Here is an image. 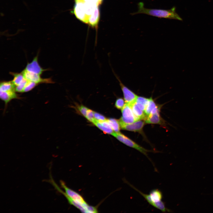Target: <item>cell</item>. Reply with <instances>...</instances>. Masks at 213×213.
<instances>
[{
  "mask_svg": "<svg viewBox=\"0 0 213 213\" xmlns=\"http://www.w3.org/2000/svg\"><path fill=\"white\" fill-rule=\"evenodd\" d=\"M138 11L130 13L131 15L143 14L159 18L182 20V19L176 12V7H175L169 9H148L145 7L144 3L141 2L138 4Z\"/></svg>",
  "mask_w": 213,
  "mask_h": 213,
  "instance_id": "cell-1",
  "label": "cell"
},
{
  "mask_svg": "<svg viewBox=\"0 0 213 213\" xmlns=\"http://www.w3.org/2000/svg\"><path fill=\"white\" fill-rule=\"evenodd\" d=\"M113 136L116 138L118 140L127 146L133 148L138 151L146 156L149 160L152 162L155 168V170L157 171L156 168H155L154 164L150 159L148 155V153L149 152H154L155 151H152L147 150L140 145H139L135 142L126 137L123 134L119 133H113L112 134Z\"/></svg>",
  "mask_w": 213,
  "mask_h": 213,
  "instance_id": "cell-2",
  "label": "cell"
},
{
  "mask_svg": "<svg viewBox=\"0 0 213 213\" xmlns=\"http://www.w3.org/2000/svg\"><path fill=\"white\" fill-rule=\"evenodd\" d=\"M61 187L64 189L65 193L78 204L83 206L85 209L86 213H90L91 206L89 205L80 194L70 189L66 185L64 181H60Z\"/></svg>",
  "mask_w": 213,
  "mask_h": 213,
  "instance_id": "cell-3",
  "label": "cell"
},
{
  "mask_svg": "<svg viewBox=\"0 0 213 213\" xmlns=\"http://www.w3.org/2000/svg\"><path fill=\"white\" fill-rule=\"evenodd\" d=\"M122 116L119 121L120 124H128L137 120L133 112L130 104H125L122 109Z\"/></svg>",
  "mask_w": 213,
  "mask_h": 213,
  "instance_id": "cell-4",
  "label": "cell"
},
{
  "mask_svg": "<svg viewBox=\"0 0 213 213\" xmlns=\"http://www.w3.org/2000/svg\"><path fill=\"white\" fill-rule=\"evenodd\" d=\"M114 74L116 78L119 82L122 92L124 100L126 103L131 104L135 102L138 96L134 92L125 86L113 70Z\"/></svg>",
  "mask_w": 213,
  "mask_h": 213,
  "instance_id": "cell-5",
  "label": "cell"
},
{
  "mask_svg": "<svg viewBox=\"0 0 213 213\" xmlns=\"http://www.w3.org/2000/svg\"><path fill=\"white\" fill-rule=\"evenodd\" d=\"M25 78L28 81L33 82L37 83H53L54 82L50 78H43L40 75L31 72L24 69L21 72Z\"/></svg>",
  "mask_w": 213,
  "mask_h": 213,
  "instance_id": "cell-6",
  "label": "cell"
},
{
  "mask_svg": "<svg viewBox=\"0 0 213 213\" xmlns=\"http://www.w3.org/2000/svg\"><path fill=\"white\" fill-rule=\"evenodd\" d=\"M73 12L76 17L81 21L88 23V17L86 14L84 3L82 1L76 2Z\"/></svg>",
  "mask_w": 213,
  "mask_h": 213,
  "instance_id": "cell-7",
  "label": "cell"
},
{
  "mask_svg": "<svg viewBox=\"0 0 213 213\" xmlns=\"http://www.w3.org/2000/svg\"><path fill=\"white\" fill-rule=\"evenodd\" d=\"M38 54L33 58L31 62L27 63L25 69L29 72L41 75L47 69L43 68L39 65L38 61Z\"/></svg>",
  "mask_w": 213,
  "mask_h": 213,
  "instance_id": "cell-8",
  "label": "cell"
},
{
  "mask_svg": "<svg viewBox=\"0 0 213 213\" xmlns=\"http://www.w3.org/2000/svg\"><path fill=\"white\" fill-rule=\"evenodd\" d=\"M144 124V121L139 120L130 124H121L120 125V127L123 130L141 133Z\"/></svg>",
  "mask_w": 213,
  "mask_h": 213,
  "instance_id": "cell-9",
  "label": "cell"
},
{
  "mask_svg": "<svg viewBox=\"0 0 213 213\" xmlns=\"http://www.w3.org/2000/svg\"><path fill=\"white\" fill-rule=\"evenodd\" d=\"M161 106L157 105L152 97L149 100L144 111L146 116L160 111Z\"/></svg>",
  "mask_w": 213,
  "mask_h": 213,
  "instance_id": "cell-10",
  "label": "cell"
},
{
  "mask_svg": "<svg viewBox=\"0 0 213 213\" xmlns=\"http://www.w3.org/2000/svg\"><path fill=\"white\" fill-rule=\"evenodd\" d=\"M93 123L104 133L112 135L114 133L106 119L104 121H99L95 119Z\"/></svg>",
  "mask_w": 213,
  "mask_h": 213,
  "instance_id": "cell-11",
  "label": "cell"
},
{
  "mask_svg": "<svg viewBox=\"0 0 213 213\" xmlns=\"http://www.w3.org/2000/svg\"><path fill=\"white\" fill-rule=\"evenodd\" d=\"M159 112L158 111L146 116L144 120L145 122L148 124H163V121L160 115Z\"/></svg>",
  "mask_w": 213,
  "mask_h": 213,
  "instance_id": "cell-12",
  "label": "cell"
},
{
  "mask_svg": "<svg viewBox=\"0 0 213 213\" xmlns=\"http://www.w3.org/2000/svg\"><path fill=\"white\" fill-rule=\"evenodd\" d=\"M100 17V12L99 5L95 7L92 13L88 19V24L93 27L96 28Z\"/></svg>",
  "mask_w": 213,
  "mask_h": 213,
  "instance_id": "cell-13",
  "label": "cell"
},
{
  "mask_svg": "<svg viewBox=\"0 0 213 213\" xmlns=\"http://www.w3.org/2000/svg\"><path fill=\"white\" fill-rule=\"evenodd\" d=\"M0 97L6 105L12 99L19 98L15 90L0 91Z\"/></svg>",
  "mask_w": 213,
  "mask_h": 213,
  "instance_id": "cell-14",
  "label": "cell"
},
{
  "mask_svg": "<svg viewBox=\"0 0 213 213\" xmlns=\"http://www.w3.org/2000/svg\"><path fill=\"white\" fill-rule=\"evenodd\" d=\"M130 105L133 113L137 120H144L146 117L145 112L138 106L135 101Z\"/></svg>",
  "mask_w": 213,
  "mask_h": 213,
  "instance_id": "cell-15",
  "label": "cell"
},
{
  "mask_svg": "<svg viewBox=\"0 0 213 213\" xmlns=\"http://www.w3.org/2000/svg\"><path fill=\"white\" fill-rule=\"evenodd\" d=\"M15 86L11 81H3L0 83V91L15 90Z\"/></svg>",
  "mask_w": 213,
  "mask_h": 213,
  "instance_id": "cell-16",
  "label": "cell"
},
{
  "mask_svg": "<svg viewBox=\"0 0 213 213\" xmlns=\"http://www.w3.org/2000/svg\"><path fill=\"white\" fill-rule=\"evenodd\" d=\"M149 99V98L138 96L135 102L138 106L144 111Z\"/></svg>",
  "mask_w": 213,
  "mask_h": 213,
  "instance_id": "cell-17",
  "label": "cell"
},
{
  "mask_svg": "<svg viewBox=\"0 0 213 213\" xmlns=\"http://www.w3.org/2000/svg\"><path fill=\"white\" fill-rule=\"evenodd\" d=\"M10 74L14 77L12 81L15 86L20 84L25 78L21 72L17 73L12 72Z\"/></svg>",
  "mask_w": 213,
  "mask_h": 213,
  "instance_id": "cell-18",
  "label": "cell"
},
{
  "mask_svg": "<svg viewBox=\"0 0 213 213\" xmlns=\"http://www.w3.org/2000/svg\"><path fill=\"white\" fill-rule=\"evenodd\" d=\"M112 128L115 132H120V129L119 121L115 119L111 118L107 120Z\"/></svg>",
  "mask_w": 213,
  "mask_h": 213,
  "instance_id": "cell-19",
  "label": "cell"
},
{
  "mask_svg": "<svg viewBox=\"0 0 213 213\" xmlns=\"http://www.w3.org/2000/svg\"><path fill=\"white\" fill-rule=\"evenodd\" d=\"M38 84L35 82L28 81L22 92H26L31 91Z\"/></svg>",
  "mask_w": 213,
  "mask_h": 213,
  "instance_id": "cell-20",
  "label": "cell"
},
{
  "mask_svg": "<svg viewBox=\"0 0 213 213\" xmlns=\"http://www.w3.org/2000/svg\"><path fill=\"white\" fill-rule=\"evenodd\" d=\"M28 80L25 78L19 85L16 86L15 88L16 92H22L24 89L27 84Z\"/></svg>",
  "mask_w": 213,
  "mask_h": 213,
  "instance_id": "cell-21",
  "label": "cell"
},
{
  "mask_svg": "<svg viewBox=\"0 0 213 213\" xmlns=\"http://www.w3.org/2000/svg\"><path fill=\"white\" fill-rule=\"evenodd\" d=\"M124 101L121 98L117 99L115 102V106L118 109H122L125 105Z\"/></svg>",
  "mask_w": 213,
  "mask_h": 213,
  "instance_id": "cell-22",
  "label": "cell"
},
{
  "mask_svg": "<svg viewBox=\"0 0 213 213\" xmlns=\"http://www.w3.org/2000/svg\"><path fill=\"white\" fill-rule=\"evenodd\" d=\"M94 112L91 110L88 109L86 117L90 121L93 122L95 119L94 117Z\"/></svg>",
  "mask_w": 213,
  "mask_h": 213,
  "instance_id": "cell-23",
  "label": "cell"
},
{
  "mask_svg": "<svg viewBox=\"0 0 213 213\" xmlns=\"http://www.w3.org/2000/svg\"><path fill=\"white\" fill-rule=\"evenodd\" d=\"M94 114L95 119L98 121H102L106 120L104 116L98 113L94 112Z\"/></svg>",
  "mask_w": 213,
  "mask_h": 213,
  "instance_id": "cell-24",
  "label": "cell"
},
{
  "mask_svg": "<svg viewBox=\"0 0 213 213\" xmlns=\"http://www.w3.org/2000/svg\"><path fill=\"white\" fill-rule=\"evenodd\" d=\"M78 109L80 113L85 117H86L88 109L86 107L81 105L78 107Z\"/></svg>",
  "mask_w": 213,
  "mask_h": 213,
  "instance_id": "cell-25",
  "label": "cell"
},
{
  "mask_svg": "<svg viewBox=\"0 0 213 213\" xmlns=\"http://www.w3.org/2000/svg\"><path fill=\"white\" fill-rule=\"evenodd\" d=\"M103 0H99V4H100L103 1Z\"/></svg>",
  "mask_w": 213,
  "mask_h": 213,
  "instance_id": "cell-26",
  "label": "cell"
},
{
  "mask_svg": "<svg viewBox=\"0 0 213 213\" xmlns=\"http://www.w3.org/2000/svg\"><path fill=\"white\" fill-rule=\"evenodd\" d=\"M75 2H78L80 1H81V0H75Z\"/></svg>",
  "mask_w": 213,
  "mask_h": 213,
  "instance_id": "cell-27",
  "label": "cell"
}]
</instances>
